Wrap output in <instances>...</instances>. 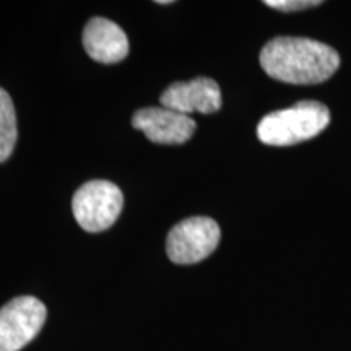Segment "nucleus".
I'll return each mask as SVG.
<instances>
[{"instance_id": "4", "label": "nucleus", "mask_w": 351, "mask_h": 351, "mask_svg": "<svg viewBox=\"0 0 351 351\" xmlns=\"http://www.w3.org/2000/svg\"><path fill=\"white\" fill-rule=\"evenodd\" d=\"M221 231L218 223L208 217H192L178 223L169 231L166 252L171 262L192 265L207 258L218 247Z\"/></svg>"}, {"instance_id": "7", "label": "nucleus", "mask_w": 351, "mask_h": 351, "mask_svg": "<svg viewBox=\"0 0 351 351\" xmlns=\"http://www.w3.org/2000/svg\"><path fill=\"white\" fill-rule=\"evenodd\" d=\"M132 125L142 130L153 143H186L195 132V121L166 108H143L132 117Z\"/></svg>"}, {"instance_id": "2", "label": "nucleus", "mask_w": 351, "mask_h": 351, "mask_svg": "<svg viewBox=\"0 0 351 351\" xmlns=\"http://www.w3.org/2000/svg\"><path fill=\"white\" fill-rule=\"evenodd\" d=\"M330 122V112L317 101H301L288 109L267 114L257 125V137L271 147H289L319 135Z\"/></svg>"}, {"instance_id": "10", "label": "nucleus", "mask_w": 351, "mask_h": 351, "mask_svg": "<svg viewBox=\"0 0 351 351\" xmlns=\"http://www.w3.org/2000/svg\"><path fill=\"white\" fill-rule=\"evenodd\" d=\"M320 3H322L320 0H267L265 5L282 12H298L309 7H317Z\"/></svg>"}, {"instance_id": "9", "label": "nucleus", "mask_w": 351, "mask_h": 351, "mask_svg": "<svg viewBox=\"0 0 351 351\" xmlns=\"http://www.w3.org/2000/svg\"><path fill=\"white\" fill-rule=\"evenodd\" d=\"M19 130H16V114L10 95L0 88V163L8 160L15 148Z\"/></svg>"}, {"instance_id": "3", "label": "nucleus", "mask_w": 351, "mask_h": 351, "mask_svg": "<svg viewBox=\"0 0 351 351\" xmlns=\"http://www.w3.org/2000/svg\"><path fill=\"white\" fill-rule=\"evenodd\" d=\"M124 195L116 184L90 181L78 189L72 199L73 217L83 230L99 232L111 228L119 218Z\"/></svg>"}, {"instance_id": "1", "label": "nucleus", "mask_w": 351, "mask_h": 351, "mask_svg": "<svg viewBox=\"0 0 351 351\" xmlns=\"http://www.w3.org/2000/svg\"><path fill=\"white\" fill-rule=\"evenodd\" d=\"M261 65L274 80L289 85H317L340 67V56L327 44L307 38L271 39L261 52Z\"/></svg>"}, {"instance_id": "8", "label": "nucleus", "mask_w": 351, "mask_h": 351, "mask_svg": "<svg viewBox=\"0 0 351 351\" xmlns=\"http://www.w3.org/2000/svg\"><path fill=\"white\" fill-rule=\"evenodd\" d=\"M83 47L96 62L116 64L129 54V39L119 25L108 19H91L83 32Z\"/></svg>"}, {"instance_id": "11", "label": "nucleus", "mask_w": 351, "mask_h": 351, "mask_svg": "<svg viewBox=\"0 0 351 351\" xmlns=\"http://www.w3.org/2000/svg\"><path fill=\"white\" fill-rule=\"evenodd\" d=\"M156 3H161V5H168V3H171V0H160V2Z\"/></svg>"}, {"instance_id": "6", "label": "nucleus", "mask_w": 351, "mask_h": 351, "mask_svg": "<svg viewBox=\"0 0 351 351\" xmlns=\"http://www.w3.org/2000/svg\"><path fill=\"white\" fill-rule=\"evenodd\" d=\"M161 108L191 116L192 112L212 114L221 108V91L212 78L200 77L191 82L169 85L160 98Z\"/></svg>"}, {"instance_id": "5", "label": "nucleus", "mask_w": 351, "mask_h": 351, "mask_svg": "<svg viewBox=\"0 0 351 351\" xmlns=\"http://www.w3.org/2000/svg\"><path fill=\"white\" fill-rule=\"evenodd\" d=\"M47 309L38 298L19 296L0 309V351H20L41 330Z\"/></svg>"}]
</instances>
